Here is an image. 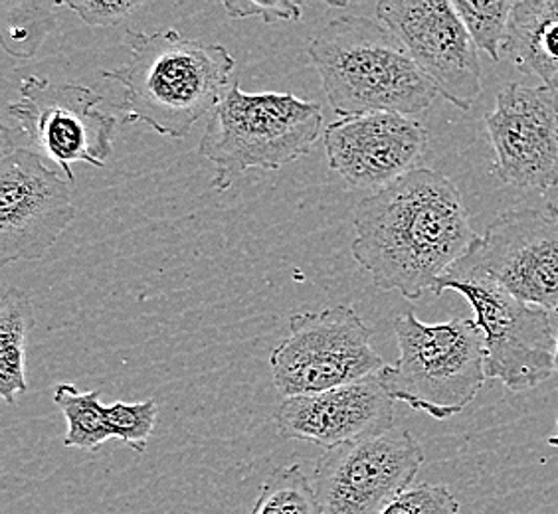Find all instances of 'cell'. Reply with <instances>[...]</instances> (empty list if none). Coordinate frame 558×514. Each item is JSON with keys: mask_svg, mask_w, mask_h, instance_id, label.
Returning a JSON list of instances; mask_svg holds the SVG:
<instances>
[{"mask_svg": "<svg viewBox=\"0 0 558 514\" xmlns=\"http://www.w3.org/2000/svg\"><path fill=\"white\" fill-rule=\"evenodd\" d=\"M323 89L341 118L418 115L440 96L387 26L366 16H339L307 44Z\"/></svg>", "mask_w": 558, "mask_h": 514, "instance_id": "obj_3", "label": "cell"}, {"mask_svg": "<svg viewBox=\"0 0 558 514\" xmlns=\"http://www.w3.org/2000/svg\"><path fill=\"white\" fill-rule=\"evenodd\" d=\"M159 407L155 400H143L137 404L116 402L113 406H106V421L113 440L125 443L137 453L147 450V441L157 424Z\"/></svg>", "mask_w": 558, "mask_h": 514, "instance_id": "obj_22", "label": "cell"}, {"mask_svg": "<svg viewBox=\"0 0 558 514\" xmlns=\"http://www.w3.org/2000/svg\"><path fill=\"white\" fill-rule=\"evenodd\" d=\"M125 46L130 60L101 77L123 87L128 123H145L162 137L184 139L232 86L236 60L220 44L184 38L179 30H128Z\"/></svg>", "mask_w": 558, "mask_h": 514, "instance_id": "obj_2", "label": "cell"}, {"mask_svg": "<svg viewBox=\"0 0 558 514\" xmlns=\"http://www.w3.org/2000/svg\"><path fill=\"white\" fill-rule=\"evenodd\" d=\"M225 11L230 19H262L266 24L274 22L301 21V4L291 0L252 2V0H226Z\"/></svg>", "mask_w": 558, "mask_h": 514, "instance_id": "obj_24", "label": "cell"}, {"mask_svg": "<svg viewBox=\"0 0 558 514\" xmlns=\"http://www.w3.org/2000/svg\"><path fill=\"white\" fill-rule=\"evenodd\" d=\"M504 52L521 74L557 84L558 0H519L513 7Z\"/></svg>", "mask_w": 558, "mask_h": 514, "instance_id": "obj_16", "label": "cell"}, {"mask_svg": "<svg viewBox=\"0 0 558 514\" xmlns=\"http://www.w3.org/2000/svg\"><path fill=\"white\" fill-rule=\"evenodd\" d=\"M101 392H82L74 384L56 386V406L68 419L64 448L96 451L108 440H113L106 421V406L99 402Z\"/></svg>", "mask_w": 558, "mask_h": 514, "instance_id": "obj_19", "label": "cell"}, {"mask_svg": "<svg viewBox=\"0 0 558 514\" xmlns=\"http://www.w3.org/2000/svg\"><path fill=\"white\" fill-rule=\"evenodd\" d=\"M557 218H558V206H557Z\"/></svg>", "mask_w": 558, "mask_h": 514, "instance_id": "obj_28", "label": "cell"}, {"mask_svg": "<svg viewBox=\"0 0 558 514\" xmlns=\"http://www.w3.org/2000/svg\"><path fill=\"white\" fill-rule=\"evenodd\" d=\"M557 426H558V421H557ZM548 443H550V445H555V448H557V445H558V436H557V438H550V440H548Z\"/></svg>", "mask_w": 558, "mask_h": 514, "instance_id": "obj_27", "label": "cell"}, {"mask_svg": "<svg viewBox=\"0 0 558 514\" xmlns=\"http://www.w3.org/2000/svg\"><path fill=\"white\" fill-rule=\"evenodd\" d=\"M322 127L319 103L293 94H247L232 82L198 152L215 167L213 188L226 193L250 169L279 171L310 155Z\"/></svg>", "mask_w": 558, "mask_h": 514, "instance_id": "obj_4", "label": "cell"}, {"mask_svg": "<svg viewBox=\"0 0 558 514\" xmlns=\"http://www.w3.org/2000/svg\"><path fill=\"white\" fill-rule=\"evenodd\" d=\"M283 440L310 441L333 450L395 428V400L378 376L310 396L286 397L276 412Z\"/></svg>", "mask_w": 558, "mask_h": 514, "instance_id": "obj_15", "label": "cell"}, {"mask_svg": "<svg viewBox=\"0 0 558 514\" xmlns=\"http://www.w3.org/2000/svg\"><path fill=\"white\" fill-rule=\"evenodd\" d=\"M458 291L484 331L487 380H499L511 392H526L555 375L558 309L529 305L484 273L453 264L434 295Z\"/></svg>", "mask_w": 558, "mask_h": 514, "instance_id": "obj_6", "label": "cell"}, {"mask_svg": "<svg viewBox=\"0 0 558 514\" xmlns=\"http://www.w3.org/2000/svg\"><path fill=\"white\" fill-rule=\"evenodd\" d=\"M376 16L444 99L470 111L482 96L477 46L448 0H383Z\"/></svg>", "mask_w": 558, "mask_h": 514, "instance_id": "obj_11", "label": "cell"}, {"mask_svg": "<svg viewBox=\"0 0 558 514\" xmlns=\"http://www.w3.org/2000/svg\"><path fill=\"white\" fill-rule=\"evenodd\" d=\"M65 179L28 147H14L0 161V266L43 259L74 222Z\"/></svg>", "mask_w": 558, "mask_h": 514, "instance_id": "obj_12", "label": "cell"}, {"mask_svg": "<svg viewBox=\"0 0 558 514\" xmlns=\"http://www.w3.org/2000/svg\"><path fill=\"white\" fill-rule=\"evenodd\" d=\"M555 372L558 375V339H557V354H555Z\"/></svg>", "mask_w": 558, "mask_h": 514, "instance_id": "obj_26", "label": "cell"}, {"mask_svg": "<svg viewBox=\"0 0 558 514\" xmlns=\"http://www.w3.org/2000/svg\"><path fill=\"white\" fill-rule=\"evenodd\" d=\"M36 327L33 299L22 290H9L0 301V394L7 404L28 392L26 348Z\"/></svg>", "mask_w": 558, "mask_h": 514, "instance_id": "obj_17", "label": "cell"}, {"mask_svg": "<svg viewBox=\"0 0 558 514\" xmlns=\"http://www.w3.org/2000/svg\"><path fill=\"white\" fill-rule=\"evenodd\" d=\"M65 7L75 12L82 21L92 28H108L118 26L130 16L131 12L143 7L141 0H119V2H84V0H68Z\"/></svg>", "mask_w": 558, "mask_h": 514, "instance_id": "obj_25", "label": "cell"}, {"mask_svg": "<svg viewBox=\"0 0 558 514\" xmlns=\"http://www.w3.org/2000/svg\"><path fill=\"white\" fill-rule=\"evenodd\" d=\"M422 463L416 438L392 428L325 451L312 481L323 514H380L409 491Z\"/></svg>", "mask_w": 558, "mask_h": 514, "instance_id": "obj_10", "label": "cell"}, {"mask_svg": "<svg viewBox=\"0 0 558 514\" xmlns=\"http://www.w3.org/2000/svg\"><path fill=\"white\" fill-rule=\"evenodd\" d=\"M456 264L494 279L523 303L557 311V204H519L495 216L484 236Z\"/></svg>", "mask_w": 558, "mask_h": 514, "instance_id": "obj_9", "label": "cell"}, {"mask_svg": "<svg viewBox=\"0 0 558 514\" xmlns=\"http://www.w3.org/2000/svg\"><path fill=\"white\" fill-rule=\"evenodd\" d=\"M453 9L460 14L463 26L472 36L477 50H484L494 62L501 60L509 19L515 2L492 0V2H470V0H451Z\"/></svg>", "mask_w": 558, "mask_h": 514, "instance_id": "obj_21", "label": "cell"}, {"mask_svg": "<svg viewBox=\"0 0 558 514\" xmlns=\"http://www.w3.org/2000/svg\"><path fill=\"white\" fill-rule=\"evenodd\" d=\"M250 514H323V506L312 479L300 463H291L262 482Z\"/></svg>", "mask_w": 558, "mask_h": 514, "instance_id": "obj_20", "label": "cell"}, {"mask_svg": "<svg viewBox=\"0 0 558 514\" xmlns=\"http://www.w3.org/2000/svg\"><path fill=\"white\" fill-rule=\"evenodd\" d=\"M485 131L501 183L541 193L558 188V82L504 87L485 115Z\"/></svg>", "mask_w": 558, "mask_h": 514, "instance_id": "obj_13", "label": "cell"}, {"mask_svg": "<svg viewBox=\"0 0 558 514\" xmlns=\"http://www.w3.org/2000/svg\"><path fill=\"white\" fill-rule=\"evenodd\" d=\"M371 336L351 305L291 315L286 336L269 356L279 394L310 396L378 376L387 365Z\"/></svg>", "mask_w": 558, "mask_h": 514, "instance_id": "obj_7", "label": "cell"}, {"mask_svg": "<svg viewBox=\"0 0 558 514\" xmlns=\"http://www.w3.org/2000/svg\"><path fill=\"white\" fill-rule=\"evenodd\" d=\"M351 254L380 291L416 301L480 236L450 176L418 167L354 208Z\"/></svg>", "mask_w": 558, "mask_h": 514, "instance_id": "obj_1", "label": "cell"}, {"mask_svg": "<svg viewBox=\"0 0 558 514\" xmlns=\"http://www.w3.org/2000/svg\"><path fill=\"white\" fill-rule=\"evenodd\" d=\"M329 167L354 191H383L418 169L428 128L398 113L341 118L325 135Z\"/></svg>", "mask_w": 558, "mask_h": 514, "instance_id": "obj_14", "label": "cell"}, {"mask_svg": "<svg viewBox=\"0 0 558 514\" xmlns=\"http://www.w3.org/2000/svg\"><path fill=\"white\" fill-rule=\"evenodd\" d=\"M460 503L446 485L422 482L410 487L380 514H458Z\"/></svg>", "mask_w": 558, "mask_h": 514, "instance_id": "obj_23", "label": "cell"}, {"mask_svg": "<svg viewBox=\"0 0 558 514\" xmlns=\"http://www.w3.org/2000/svg\"><path fill=\"white\" fill-rule=\"evenodd\" d=\"M395 334L398 360L378 372L388 396L434 419L472 404L487 380L485 336L475 319L426 325L416 313H402Z\"/></svg>", "mask_w": 558, "mask_h": 514, "instance_id": "obj_5", "label": "cell"}, {"mask_svg": "<svg viewBox=\"0 0 558 514\" xmlns=\"http://www.w3.org/2000/svg\"><path fill=\"white\" fill-rule=\"evenodd\" d=\"M21 97L9 106L11 118L31 149L60 167L68 183H75L72 162L97 169L108 164L118 133V119L101 111L104 97L77 82L24 77Z\"/></svg>", "mask_w": 558, "mask_h": 514, "instance_id": "obj_8", "label": "cell"}, {"mask_svg": "<svg viewBox=\"0 0 558 514\" xmlns=\"http://www.w3.org/2000/svg\"><path fill=\"white\" fill-rule=\"evenodd\" d=\"M62 2L0 0V42L16 60H31L54 30Z\"/></svg>", "mask_w": 558, "mask_h": 514, "instance_id": "obj_18", "label": "cell"}]
</instances>
